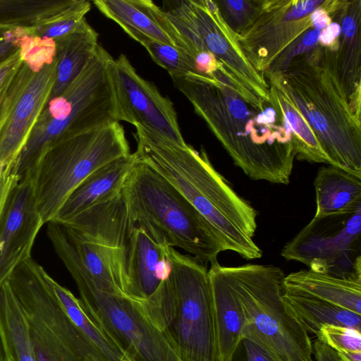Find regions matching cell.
<instances>
[{
  "label": "cell",
  "mask_w": 361,
  "mask_h": 361,
  "mask_svg": "<svg viewBox=\"0 0 361 361\" xmlns=\"http://www.w3.org/2000/svg\"><path fill=\"white\" fill-rule=\"evenodd\" d=\"M159 328L181 361H220L208 270L173 247Z\"/></svg>",
  "instance_id": "obj_7"
},
{
  "label": "cell",
  "mask_w": 361,
  "mask_h": 361,
  "mask_svg": "<svg viewBox=\"0 0 361 361\" xmlns=\"http://www.w3.org/2000/svg\"><path fill=\"white\" fill-rule=\"evenodd\" d=\"M341 27L338 22L332 19V22L322 30L319 39V45L324 48L336 51L338 47Z\"/></svg>",
  "instance_id": "obj_36"
},
{
  "label": "cell",
  "mask_w": 361,
  "mask_h": 361,
  "mask_svg": "<svg viewBox=\"0 0 361 361\" xmlns=\"http://www.w3.org/2000/svg\"><path fill=\"white\" fill-rule=\"evenodd\" d=\"M286 260L339 277H361V205L312 219L282 248Z\"/></svg>",
  "instance_id": "obj_13"
},
{
  "label": "cell",
  "mask_w": 361,
  "mask_h": 361,
  "mask_svg": "<svg viewBox=\"0 0 361 361\" xmlns=\"http://www.w3.org/2000/svg\"><path fill=\"white\" fill-rule=\"evenodd\" d=\"M60 223L77 259L95 287L111 294L125 295V265L133 223L123 190Z\"/></svg>",
  "instance_id": "obj_11"
},
{
  "label": "cell",
  "mask_w": 361,
  "mask_h": 361,
  "mask_svg": "<svg viewBox=\"0 0 361 361\" xmlns=\"http://www.w3.org/2000/svg\"><path fill=\"white\" fill-rule=\"evenodd\" d=\"M71 0H0V24L33 27Z\"/></svg>",
  "instance_id": "obj_30"
},
{
  "label": "cell",
  "mask_w": 361,
  "mask_h": 361,
  "mask_svg": "<svg viewBox=\"0 0 361 361\" xmlns=\"http://www.w3.org/2000/svg\"><path fill=\"white\" fill-rule=\"evenodd\" d=\"M220 361H233L244 338L245 317L240 303L217 261L208 270Z\"/></svg>",
  "instance_id": "obj_22"
},
{
  "label": "cell",
  "mask_w": 361,
  "mask_h": 361,
  "mask_svg": "<svg viewBox=\"0 0 361 361\" xmlns=\"http://www.w3.org/2000/svg\"><path fill=\"white\" fill-rule=\"evenodd\" d=\"M32 257L8 282L25 317L36 361H107L67 316Z\"/></svg>",
  "instance_id": "obj_9"
},
{
  "label": "cell",
  "mask_w": 361,
  "mask_h": 361,
  "mask_svg": "<svg viewBox=\"0 0 361 361\" xmlns=\"http://www.w3.org/2000/svg\"><path fill=\"white\" fill-rule=\"evenodd\" d=\"M112 65L121 121L140 126L185 146L172 102L142 78L126 55L114 59Z\"/></svg>",
  "instance_id": "obj_16"
},
{
  "label": "cell",
  "mask_w": 361,
  "mask_h": 361,
  "mask_svg": "<svg viewBox=\"0 0 361 361\" xmlns=\"http://www.w3.org/2000/svg\"><path fill=\"white\" fill-rule=\"evenodd\" d=\"M283 290L314 297L361 314V277H339L310 269L283 279Z\"/></svg>",
  "instance_id": "obj_23"
},
{
  "label": "cell",
  "mask_w": 361,
  "mask_h": 361,
  "mask_svg": "<svg viewBox=\"0 0 361 361\" xmlns=\"http://www.w3.org/2000/svg\"><path fill=\"white\" fill-rule=\"evenodd\" d=\"M0 361H8V357L4 342V338L0 328Z\"/></svg>",
  "instance_id": "obj_41"
},
{
  "label": "cell",
  "mask_w": 361,
  "mask_h": 361,
  "mask_svg": "<svg viewBox=\"0 0 361 361\" xmlns=\"http://www.w3.org/2000/svg\"><path fill=\"white\" fill-rule=\"evenodd\" d=\"M175 87L250 178L290 183L295 154L290 135L269 103L259 108L221 71L214 77L170 75Z\"/></svg>",
  "instance_id": "obj_1"
},
{
  "label": "cell",
  "mask_w": 361,
  "mask_h": 361,
  "mask_svg": "<svg viewBox=\"0 0 361 361\" xmlns=\"http://www.w3.org/2000/svg\"><path fill=\"white\" fill-rule=\"evenodd\" d=\"M284 92L309 123L331 165L361 177V119L341 83L336 51L318 45L279 74L264 75Z\"/></svg>",
  "instance_id": "obj_3"
},
{
  "label": "cell",
  "mask_w": 361,
  "mask_h": 361,
  "mask_svg": "<svg viewBox=\"0 0 361 361\" xmlns=\"http://www.w3.org/2000/svg\"><path fill=\"white\" fill-rule=\"evenodd\" d=\"M23 61L21 51L0 65V99Z\"/></svg>",
  "instance_id": "obj_35"
},
{
  "label": "cell",
  "mask_w": 361,
  "mask_h": 361,
  "mask_svg": "<svg viewBox=\"0 0 361 361\" xmlns=\"http://www.w3.org/2000/svg\"><path fill=\"white\" fill-rule=\"evenodd\" d=\"M342 361H361V351L337 352Z\"/></svg>",
  "instance_id": "obj_40"
},
{
  "label": "cell",
  "mask_w": 361,
  "mask_h": 361,
  "mask_svg": "<svg viewBox=\"0 0 361 361\" xmlns=\"http://www.w3.org/2000/svg\"><path fill=\"white\" fill-rule=\"evenodd\" d=\"M317 337L336 352L361 351V331L353 328L325 325Z\"/></svg>",
  "instance_id": "obj_33"
},
{
  "label": "cell",
  "mask_w": 361,
  "mask_h": 361,
  "mask_svg": "<svg viewBox=\"0 0 361 361\" xmlns=\"http://www.w3.org/2000/svg\"><path fill=\"white\" fill-rule=\"evenodd\" d=\"M60 259L76 283L86 312L128 361H181L139 303L97 288L72 251L63 252Z\"/></svg>",
  "instance_id": "obj_10"
},
{
  "label": "cell",
  "mask_w": 361,
  "mask_h": 361,
  "mask_svg": "<svg viewBox=\"0 0 361 361\" xmlns=\"http://www.w3.org/2000/svg\"><path fill=\"white\" fill-rule=\"evenodd\" d=\"M136 160L130 153L95 170L70 194L52 221L65 222L121 192Z\"/></svg>",
  "instance_id": "obj_21"
},
{
  "label": "cell",
  "mask_w": 361,
  "mask_h": 361,
  "mask_svg": "<svg viewBox=\"0 0 361 361\" xmlns=\"http://www.w3.org/2000/svg\"><path fill=\"white\" fill-rule=\"evenodd\" d=\"M8 361H11L9 359H8Z\"/></svg>",
  "instance_id": "obj_42"
},
{
  "label": "cell",
  "mask_w": 361,
  "mask_h": 361,
  "mask_svg": "<svg viewBox=\"0 0 361 361\" xmlns=\"http://www.w3.org/2000/svg\"><path fill=\"white\" fill-rule=\"evenodd\" d=\"M127 34L142 44L153 61L166 69L170 75L196 74L192 59L180 49L152 39L137 32H128Z\"/></svg>",
  "instance_id": "obj_31"
},
{
  "label": "cell",
  "mask_w": 361,
  "mask_h": 361,
  "mask_svg": "<svg viewBox=\"0 0 361 361\" xmlns=\"http://www.w3.org/2000/svg\"><path fill=\"white\" fill-rule=\"evenodd\" d=\"M327 0H259L238 39L247 59L263 74L275 59L314 22Z\"/></svg>",
  "instance_id": "obj_14"
},
{
  "label": "cell",
  "mask_w": 361,
  "mask_h": 361,
  "mask_svg": "<svg viewBox=\"0 0 361 361\" xmlns=\"http://www.w3.org/2000/svg\"><path fill=\"white\" fill-rule=\"evenodd\" d=\"M98 33L86 18L72 32L55 39L56 75L49 99L61 94L96 53Z\"/></svg>",
  "instance_id": "obj_24"
},
{
  "label": "cell",
  "mask_w": 361,
  "mask_h": 361,
  "mask_svg": "<svg viewBox=\"0 0 361 361\" xmlns=\"http://www.w3.org/2000/svg\"><path fill=\"white\" fill-rule=\"evenodd\" d=\"M169 247L133 223L126 259L124 293L144 311L150 307L168 277Z\"/></svg>",
  "instance_id": "obj_18"
},
{
  "label": "cell",
  "mask_w": 361,
  "mask_h": 361,
  "mask_svg": "<svg viewBox=\"0 0 361 361\" xmlns=\"http://www.w3.org/2000/svg\"><path fill=\"white\" fill-rule=\"evenodd\" d=\"M0 99V169L12 166L49 102L55 80L54 42L37 38Z\"/></svg>",
  "instance_id": "obj_12"
},
{
  "label": "cell",
  "mask_w": 361,
  "mask_h": 361,
  "mask_svg": "<svg viewBox=\"0 0 361 361\" xmlns=\"http://www.w3.org/2000/svg\"><path fill=\"white\" fill-rule=\"evenodd\" d=\"M44 222L39 213L33 178L18 181L10 190L0 216V288L22 262L31 257Z\"/></svg>",
  "instance_id": "obj_17"
},
{
  "label": "cell",
  "mask_w": 361,
  "mask_h": 361,
  "mask_svg": "<svg viewBox=\"0 0 361 361\" xmlns=\"http://www.w3.org/2000/svg\"><path fill=\"white\" fill-rule=\"evenodd\" d=\"M18 182V179L11 173V169H0V216L10 190Z\"/></svg>",
  "instance_id": "obj_39"
},
{
  "label": "cell",
  "mask_w": 361,
  "mask_h": 361,
  "mask_svg": "<svg viewBox=\"0 0 361 361\" xmlns=\"http://www.w3.org/2000/svg\"><path fill=\"white\" fill-rule=\"evenodd\" d=\"M178 4L204 47L218 60L242 95L259 108L269 102V85L247 59L237 35L223 19L215 1L183 0Z\"/></svg>",
  "instance_id": "obj_15"
},
{
  "label": "cell",
  "mask_w": 361,
  "mask_h": 361,
  "mask_svg": "<svg viewBox=\"0 0 361 361\" xmlns=\"http://www.w3.org/2000/svg\"><path fill=\"white\" fill-rule=\"evenodd\" d=\"M42 274L67 316L105 359L107 361H128L116 344L90 317L80 300L52 279L44 269Z\"/></svg>",
  "instance_id": "obj_29"
},
{
  "label": "cell",
  "mask_w": 361,
  "mask_h": 361,
  "mask_svg": "<svg viewBox=\"0 0 361 361\" xmlns=\"http://www.w3.org/2000/svg\"><path fill=\"white\" fill-rule=\"evenodd\" d=\"M223 270L243 311V338L276 361H314L309 333L283 299V271L255 264L223 266Z\"/></svg>",
  "instance_id": "obj_6"
},
{
  "label": "cell",
  "mask_w": 361,
  "mask_h": 361,
  "mask_svg": "<svg viewBox=\"0 0 361 361\" xmlns=\"http://www.w3.org/2000/svg\"><path fill=\"white\" fill-rule=\"evenodd\" d=\"M316 211L313 218L350 210L361 205V177L341 168L322 166L314 178Z\"/></svg>",
  "instance_id": "obj_25"
},
{
  "label": "cell",
  "mask_w": 361,
  "mask_h": 361,
  "mask_svg": "<svg viewBox=\"0 0 361 361\" xmlns=\"http://www.w3.org/2000/svg\"><path fill=\"white\" fill-rule=\"evenodd\" d=\"M240 345L243 350V357L240 361H276L263 348L248 339L243 338Z\"/></svg>",
  "instance_id": "obj_37"
},
{
  "label": "cell",
  "mask_w": 361,
  "mask_h": 361,
  "mask_svg": "<svg viewBox=\"0 0 361 361\" xmlns=\"http://www.w3.org/2000/svg\"><path fill=\"white\" fill-rule=\"evenodd\" d=\"M123 193L132 222L158 242L178 247L202 264L217 261L224 251L208 221L169 181L137 158Z\"/></svg>",
  "instance_id": "obj_5"
},
{
  "label": "cell",
  "mask_w": 361,
  "mask_h": 361,
  "mask_svg": "<svg viewBox=\"0 0 361 361\" xmlns=\"http://www.w3.org/2000/svg\"><path fill=\"white\" fill-rule=\"evenodd\" d=\"M283 299L304 328L317 336L325 325H338L361 331L360 314L305 294L283 291Z\"/></svg>",
  "instance_id": "obj_27"
},
{
  "label": "cell",
  "mask_w": 361,
  "mask_h": 361,
  "mask_svg": "<svg viewBox=\"0 0 361 361\" xmlns=\"http://www.w3.org/2000/svg\"><path fill=\"white\" fill-rule=\"evenodd\" d=\"M92 3L126 33L137 32L188 54L179 32L166 13L152 1L95 0Z\"/></svg>",
  "instance_id": "obj_20"
},
{
  "label": "cell",
  "mask_w": 361,
  "mask_h": 361,
  "mask_svg": "<svg viewBox=\"0 0 361 361\" xmlns=\"http://www.w3.org/2000/svg\"><path fill=\"white\" fill-rule=\"evenodd\" d=\"M259 1L217 0L215 1L225 23L238 36L251 21L258 7Z\"/></svg>",
  "instance_id": "obj_32"
},
{
  "label": "cell",
  "mask_w": 361,
  "mask_h": 361,
  "mask_svg": "<svg viewBox=\"0 0 361 361\" xmlns=\"http://www.w3.org/2000/svg\"><path fill=\"white\" fill-rule=\"evenodd\" d=\"M331 16L341 27L336 51L338 75L353 114L361 119V0H341Z\"/></svg>",
  "instance_id": "obj_19"
},
{
  "label": "cell",
  "mask_w": 361,
  "mask_h": 361,
  "mask_svg": "<svg viewBox=\"0 0 361 361\" xmlns=\"http://www.w3.org/2000/svg\"><path fill=\"white\" fill-rule=\"evenodd\" d=\"M113 60L99 45L75 80L49 100L12 166L18 181L32 177L39 160L51 147L121 121Z\"/></svg>",
  "instance_id": "obj_4"
},
{
  "label": "cell",
  "mask_w": 361,
  "mask_h": 361,
  "mask_svg": "<svg viewBox=\"0 0 361 361\" xmlns=\"http://www.w3.org/2000/svg\"><path fill=\"white\" fill-rule=\"evenodd\" d=\"M0 328L8 359L36 361L25 317L8 281L0 288Z\"/></svg>",
  "instance_id": "obj_28"
},
{
  "label": "cell",
  "mask_w": 361,
  "mask_h": 361,
  "mask_svg": "<svg viewBox=\"0 0 361 361\" xmlns=\"http://www.w3.org/2000/svg\"><path fill=\"white\" fill-rule=\"evenodd\" d=\"M135 154L169 181L208 221L224 251L245 259H259L262 250L253 238L257 212L212 166L203 147L200 152L180 146L154 132L135 126Z\"/></svg>",
  "instance_id": "obj_2"
},
{
  "label": "cell",
  "mask_w": 361,
  "mask_h": 361,
  "mask_svg": "<svg viewBox=\"0 0 361 361\" xmlns=\"http://www.w3.org/2000/svg\"><path fill=\"white\" fill-rule=\"evenodd\" d=\"M312 355L314 361H342L336 351L318 338L312 343Z\"/></svg>",
  "instance_id": "obj_38"
},
{
  "label": "cell",
  "mask_w": 361,
  "mask_h": 361,
  "mask_svg": "<svg viewBox=\"0 0 361 361\" xmlns=\"http://www.w3.org/2000/svg\"><path fill=\"white\" fill-rule=\"evenodd\" d=\"M269 85V103L290 135L295 159L331 165L314 130L295 104L281 90L272 84Z\"/></svg>",
  "instance_id": "obj_26"
},
{
  "label": "cell",
  "mask_w": 361,
  "mask_h": 361,
  "mask_svg": "<svg viewBox=\"0 0 361 361\" xmlns=\"http://www.w3.org/2000/svg\"><path fill=\"white\" fill-rule=\"evenodd\" d=\"M35 36L33 27L0 24V65L21 51Z\"/></svg>",
  "instance_id": "obj_34"
},
{
  "label": "cell",
  "mask_w": 361,
  "mask_h": 361,
  "mask_svg": "<svg viewBox=\"0 0 361 361\" xmlns=\"http://www.w3.org/2000/svg\"><path fill=\"white\" fill-rule=\"evenodd\" d=\"M130 154L119 122L89 131L48 149L33 173L37 207L44 224L55 219L70 195L103 165Z\"/></svg>",
  "instance_id": "obj_8"
}]
</instances>
